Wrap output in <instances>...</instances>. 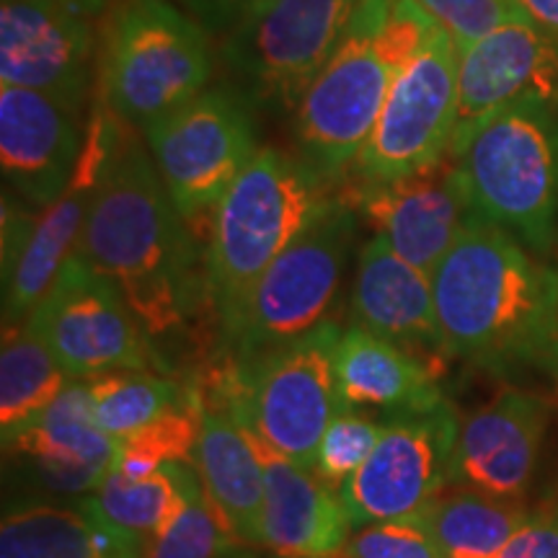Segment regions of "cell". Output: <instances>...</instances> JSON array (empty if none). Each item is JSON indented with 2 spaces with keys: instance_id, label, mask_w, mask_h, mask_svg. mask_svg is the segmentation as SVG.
I'll list each match as a JSON object with an SVG mask.
<instances>
[{
  "instance_id": "cell-39",
  "label": "cell",
  "mask_w": 558,
  "mask_h": 558,
  "mask_svg": "<svg viewBox=\"0 0 558 558\" xmlns=\"http://www.w3.org/2000/svg\"><path fill=\"white\" fill-rule=\"evenodd\" d=\"M241 546H243V543H239V546H235L233 550H230V554L226 556V558H254V556H248V554H243V550H241Z\"/></svg>"
},
{
  "instance_id": "cell-15",
  "label": "cell",
  "mask_w": 558,
  "mask_h": 558,
  "mask_svg": "<svg viewBox=\"0 0 558 558\" xmlns=\"http://www.w3.org/2000/svg\"><path fill=\"white\" fill-rule=\"evenodd\" d=\"M99 73L96 19L60 0H0V86L86 114Z\"/></svg>"
},
{
  "instance_id": "cell-7",
  "label": "cell",
  "mask_w": 558,
  "mask_h": 558,
  "mask_svg": "<svg viewBox=\"0 0 558 558\" xmlns=\"http://www.w3.org/2000/svg\"><path fill=\"white\" fill-rule=\"evenodd\" d=\"M341 333L339 320H326L256 360H228L213 383L251 435L311 471L326 427L344 411L337 383Z\"/></svg>"
},
{
  "instance_id": "cell-3",
  "label": "cell",
  "mask_w": 558,
  "mask_h": 558,
  "mask_svg": "<svg viewBox=\"0 0 558 558\" xmlns=\"http://www.w3.org/2000/svg\"><path fill=\"white\" fill-rule=\"evenodd\" d=\"M435 26L416 0H365L290 117L298 156L344 186L396 78Z\"/></svg>"
},
{
  "instance_id": "cell-27",
  "label": "cell",
  "mask_w": 558,
  "mask_h": 558,
  "mask_svg": "<svg viewBox=\"0 0 558 558\" xmlns=\"http://www.w3.org/2000/svg\"><path fill=\"white\" fill-rule=\"evenodd\" d=\"M530 514L522 499L452 486L407 520L422 527L445 558H497Z\"/></svg>"
},
{
  "instance_id": "cell-41",
  "label": "cell",
  "mask_w": 558,
  "mask_h": 558,
  "mask_svg": "<svg viewBox=\"0 0 558 558\" xmlns=\"http://www.w3.org/2000/svg\"><path fill=\"white\" fill-rule=\"evenodd\" d=\"M331 558H337V556H331Z\"/></svg>"
},
{
  "instance_id": "cell-1",
  "label": "cell",
  "mask_w": 558,
  "mask_h": 558,
  "mask_svg": "<svg viewBox=\"0 0 558 558\" xmlns=\"http://www.w3.org/2000/svg\"><path fill=\"white\" fill-rule=\"evenodd\" d=\"M445 357L514 388L558 390V269L476 220L432 275Z\"/></svg>"
},
{
  "instance_id": "cell-38",
  "label": "cell",
  "mask_w": 558,
  "mask_h": 558,
  "mask_svg": "<svg viewBox=\"0 0 558 558\" xmlns=\"http://www.w3.org/2000/svg\"><path fill=\"white\" fill-rule=\"evenodd\" d=\"M60 3H65V5H70V9L86 13V16H90V19H101V16H107L114 5H120L122 0H60Z\"/></svg>"
},
{
  "instance_id": "cell-33",
  "label": "cell",
  "mask_w": 558,
  "mask_h": 558,
  "mask_svg": "<svg viewBox=\"0 0 558 558\" xmlns=\"http://www.w3.org/2000/svg\"><path fill=\"white\" fill-rule=\"evenodd\" d=\"M416 3L439 29L450 34L460 52L499 29L509 19L520 16L514 0H416Z\"/></svg>"
},
{
  "instance_id": "cell-6",
  "label": "cell",
  "mask_w": 558,
  "mask_h": 558,
  "mask_svg": "<svg viewBox=\"0 0 558 558\" xmlns=\"http://www.w3.org/2000/svg\"><path fill=\"white\" fill-rule=\"evenodd\" d=\"M481 220L546 256L558 241V109L518 101L450 148Z\"/></svg>"
},
{
  "instance_id": "cell-17",
  "label": "cell",
  "mask_w": 558,
  "mask_h": 558,
  "mask_svg": "<svg viewBox=\"0 0 558 558\" xmlns=\"http://www.w3.org/2000/svg\"><path fill=\"white\" fill-rule=\"evenodd\" d=\"M3 456L45 492L83 499L117 469L120 439L96 424L86 380H73L41 414L3 432Z\"/></svg>"
},
{
  "instance_id": "cell-34",
  "label": "cell",
  "mask_w": 558,
  "mask_h": 558,
  "mask_svg": "<svg viewBox=\"0 0 558 558\" xmlns=\"http://www.w3.org/2000/svg\"><path fill=\"white\" fill-rule=\"evenodd\" d=\"M337 558H445L422 527L409 520L354 527Z\"/></svg>"
},
{
  "instance_id": "cell-28",
  "label": "cell",
  "mask_w": 558,
  "mask_h": 558,
  "mask_svg": "<svg viewBox=\"0 0 558 558\" xmlns=\"http://www.w3.org/2000/svg\"><path fill=\"white\" fill-rule=\"evenodd\" d=\"M73 378L29 324L3 326L0 347V427L11 432L41 414Z\"/></svg>"
},
{
  "instance_id": "cell-18",
  "label": "cell",
  "mask_w": 558,
  "mask_h": 558,
  "mask_svg": "<svg viewBox=\"0 0 558 558\" xmlns=\"http://www.w3.org/2000/svg\"><path fill=\"white\" fill-rule=\"evenodd\" d=\"M548 422V396L507 386L460 422L450 486L522 499L538 469Z\"/></svg>"
},
{
  "instance_id": "cell-10",
  "label": "cell",
  "mask_w": 558,
  "mask_h": 558,
  "mask_svg": "<svg viewBox=\"0 0 558 558\" xmlns=\"http://www.w3.org/2000/svg\"><path fill=\"white\" fill-rule=\"evenodd\" d=\"M124 124L99 101L90 111L86 148L73 181L47 207H32L3 190L0 218V277H3V326L32 316L62 267L78 254L94 194Z\"/></svg>"
},
{
  "instance_id": "cell-22",
  "label": "cell",
  "mask_w": 558,
  "mask_h": 558,
  "mask_svg": "<svg viewBox=\"0 0 558 558\" xmlns=\"http://www.w3.org/2000/svg\"><path fill=\"white\" fill-rule=\"evenodd\" d=\"M251 435V432H248ZM264 465L262 546L277 558H331L352 535L337 488L251 435Z\"/></svg>"
},
{
  "instance_id": "cell-23",
  "label": "cell",
  "mask_w": 558,
  "mask_h": 558,
  "mask_svg": "<svg viewBox=\"0 0 558 558\" xmlns=\"http://www.w3.org/2000/svg\"><path fill=\"white\" fill-rule=\"evenodd\" d=\"M199 435L194 469L218 518L243 546H262L264 465L248 429L215 390L197 386Z\"/></svg>"
},
{
  "instance_id": "cell-32",
  "label": "cell",
  "mask_w": 558,
  "mask_h": 558,
  "mask_svg": "<svg viewBox=\"0 0 558 558\" xmlns=\"http://www.w3.org/2000/svg\"><path fill=\"white\" fill-rule=\"evenodd\" d=\"M235 546L239 541L209 505L205 488H199L177 525L150 548L148 558H226Z\"/></svg>"
},
{
  "instance_id": "cell-19",
  "label": "cell",
  "mask_w": 558,
  "mask_h": 558,
  "mask_svg": "<svg viewBox=\"0 0 558 558\" xmlns=\"http://www.w3.org/2000/svg\"><path fill=\"white\" fill-rule=\"evenodd\" d=\"M81 111L16 86H0V169L5 190L47 207L68 190L86 148Z\"/></svg>"
},
{
  "instance_id": "cell-36",
  "label": "cell",
  "mask_w": 558,
  "mask_h": 558,
  "mask_svg": "<svg viewBox=\"0 0 558 558\" xmlns=\"http://www.w3.org/2000/svg\"><path fill=\"white\" fill-rule=\"evenodd\" d=\"M181 3L213 37L220 39L271 0H181Z\"/></svg>"
},
{
  "instance_id": "cell-9",
  "label": "cell",
  "mask_w": 558,
  "mask_h": 558,
  "mask_svg": "<svg viewBox=\"0 0 558 558\" xmlns=\"http://www.w3.org/2000/svg\"><path fill=\"white\" fill-rule=\"evenodd\" d=\"M365 0H271L220 37L228 86L256 111L295 114Z\"/></svg>"
},
{
  "instance_id": "cell-12",
  "label": "cell",
  "mask_w": 558,
  "mask_h": 558,
  "mask_svg": "<svg viewBox=\"0 0 558 558\" xmlns=\"http://www.w3.org/2000/svg\"><path fill=\"white\" fill-rule=\"evenodd\" d=\"M73 380L140 369L169 373L156 341L99 269L75 254L26 318Z\"/></svg>"
},
{
  "instance_id": "cell-30",
  "label": "cell",
  "mask_w": 558,
  "mask_h": 558,
  "mask_svg": "<svg viewBox=\"0 0 558 558\" xmlns=\"http://www.w3.org/2000/svg\"><path fill=\"white\" fill-rule=\"evenodd\" d=\"M199 435V414H197V390L194 399L184 407L169 411L156 422L140 429L120 442V460L117 469L124 476L140 478L158 471L166 463H194Z\"/></svg>"
},
{
  "instance_id": "cell-14",
  "label": "cell",
  "mask_w": 558,
  "mask_h": 558,
  "mask_svg": "<svg viewBox=\"0 0 558 558\" xmlns=\"http://www.w3.org/2000/svg\"><path fill=\"white\" fill-rule=\"evenodd\" d=\"M460 418L448 401L388 418L380 442L339 488L352 527L407 520L450 486Z\"/></svg>"
},
{
  "instance_id": "cell-11",
  "label": "cell",
  "mask_w": 558,
  "mask_h": 558,
  "mask_svg": "<svg viewBox=\"0 0 558 558\" xmlns=\"http://www.w3.org/2000/svg\"><path fill=\"white\" fill-rule=\"evenodd\" d=\"M143 143L173 205L205 233L215 207L262 150L256 109L228 83L153 124Z\"/></svg>"
},
{
  "instance_id": "cell-20",
  "label": "cell",
  "mask_w": 558,
  "mask_h": 558,
  "mask_svg": "<svg viewBox=\"0 0 558 558\" xmlns=\"http://www.w3.org/2000/svg\"><path fill=\"white\" fill-rule=\"evenodd\" d=\"M518 101H541L558 109V34L541 29L525 16L509 19L460 52L452 143L492 111Z\"/></svg>"
},
{
  "instance_id": "cell-2",
  "label": "cell",
  "mask_w": 558,
  "mask_h": 558,
  "mask_svg": "<svg viewBox=\"0 0 558 558\" xmlns=\"http://www.w3.org/2000/svg\"><path fill=\"white\" fill-rule=\"evenodd\" d=\"M78 254L122 292L153 341L190 331L209 308L207 246L128 124L104 163Z\"/></svg>"
},
{
  "instance_id": "cell-8",
  "label": "cell",
  "mask_w": 558,
  "mask_h": 558,
  "mask_svg": "<svg viewBox=\"0 0 558 558\" xmlns=\"http://www.w3.org/2000/svg\"><path fill=\"white\" fill-rule=\"evenodd\" d=\"M360 226V215L341 192L313 215L256 284L241 329L228 344L230 362H251L333 320Z\"/></svg>"
},
{
  "instance_id": "cell-16",
  "label": "cell",
  "mask_w": 558,
  "mask_h": 558,
  "mask_svg": "<svg viewBox=\"0 0 558 558\" xmlns=\"http://www.w3.org/2000/svg\"><path fill=\"white\" fill-rule=\"evenodd\" d=\"M341 194L373 235H383L396 254L429 277L460 235L481 220L450 156L396 181H344Z\"/></svg>"
},
{
  "instance_id": "cell-21",
  "label": "cell",
  "mask_w": 558,
  "mask_h": 558,
  "mask_svg": "<svg viewBox=\"0 0 558 558\" xmlns=\"http://www.w3.org/2000/svg\"><path fill=\"white\" fill-rule=\"evenodd\" d=\"M349 324L424 354H445L432 277L390 248L383 235H369L354 271Z\"/></svg>"
},
{
  "instance_id": "cell-25",
  "label": "cell",
  "mask_w": 558,
  "mask_h": 558,
  "mask_svg": "<svg viewBox=\"0 0 558 558\" xmlns=\"http://www.w3.org/2000/svg\"><path fill=\"white\" fill-rule=\"evenodd\" d=\"M150 550L120 530L73 507L24 505L5 509L0 558H148Z\"/></svg>"
},
{
  "instance_id": "cell-26",
  "label": "cell",
  "mask_w": 558,
  "mask_h": 558,
  "mask_svg": "<svg viewBox=\"0 0 558 558\" xmlns=\"http://www.w3.org/2000/svg\"><path fill=\"white\" fill-rule=\"evenodd\" d=\"M199 488L202 478L194 463H166L140 478L111 471V476L94 494L78 499V505L150 550L177 525Z\"/></svg>"
},
{
  "instance_id": "cell-4",
  "label": "cell",
  "mask_w": 558,
  "mask_h": 558,
  "mask_svg": "<svg viewBox=\"0 0 558 558\" xmlns=\"http://www.w3.org/2000/svg\"><path fill=\"white\" fill-rule=\"evenodd\" d=\"M341 186L308 160L262 148L215 207L207 228L209 311L226 347L271 262Z\"/></svg>"
},
{
  "instance_id": "cell-42",
  "label": "cell",
  "mask_w": 558,
  "mask_h": 558,
  "mask_svg": "<svg viewBox=\"0 0 558 558\" xmlns=\"http://www.w3.org/2000/svg\"><path fill=\"white\" fill-rule=\"evenodd\" d=\"M556 393H558V390H556Z\"/></svg>"
},
{
  "instance_id": "cell-35",
  "label": "cell",
  "mask_w": 558,
  "mask_h": 558,
  "mask_svg": "<svg viewBox=\"0 0 558 558\" xmlns=\"http://www.w3.org/2000/svg\"><path fill=\"white\" fill-rule=\"evenodd\" d=\"M497 558H558V518L546 507L533 512Z\"/></svg>"
},
{
  "instance_id": "cell-13",
  "label": "cell",
  "mask_w": 558,
  "mask_h": 558,
  "mask_svg": "<svg viewBox=\"0 0 558 558\" xmlns=\"http://www.w3.org/2000/svg\"><path fill=\"white\" fill-rule=\"evenodd\" d=\"M460 50L435 26L401 70L347 181H396L450 156L458 128Z\"/></svg>"
},
{
  "instance_id": "cell-37",
  "label": "cell",
  "mask_w": 558,
  "mask_h": 558,
  "mask_svg": "<svg viewBox=\"0 0 558 558\" xmlns=\"http://www.w3.org/2000/svg\"><path fill=\"white\" fill-rule=\"evenodd\" d=\"M520 16L533 21L535 26L558 34V0H514Z\"/></svg>"
},
{
  "instance_id": "cell-29",
  "label": "cell",
  "mask_w": 558,
  "mask_h": 558,
  "mask_svg": "<svg viewBox=\"0 0 558 558\" xmlns=\"http://www.w3.org/2000/svg\"><path fill=\"white\" fill-rule=\"evenodd\" d=\"M86 390L96 424L120 442L194 399V388L179 386L169 375L140 369L90 378Z\"/></svg>"
},
{
  "instance_id": "cell-24",
  "label": "cell",
  "mask_w": 558,
  "mask_h": 558,
  "mask_svg": "<svg viewBox=\"0 0 558 558\" xmlns=\"http://www.w3.org/2000/svg\"><path fill=\"white\" fill-rule=\"evenodd\" d=\"M337 383L344 409L383 422L448 401L429 357L352 324L337 347Z\"/></svg>"
},
{
  "instance_id": "cell-5",
  "label": "cell",
  "mask_w": 558,
  "mask_h": 558,
  "mask_svg": "<svg viewBox=\"0 0 558 558\" xmlns=\"http://www.w3.org/2000/svg\"><path fill=\"white\" fill-rule=\"evenodd\" d=\"M213 39L171 0H122L99 32V101L130 130H150L213 86Z\"/></svg>"
},
{
  "instance_id": "cell-31",
  "label": "cell",
  "mask_w": 558,
  "mask_h": 558,
  "mask_svg": "<svg viewBox=\"0 0 558 558\" xmlns=\"http://www.w3.org/2000/svg\"><path fill=\"white\" fill-rule=\"evenodd\" d=\"M383 432H386V422L378 416H367L349 409L339 411L320 437L313 473L339 492L373 456Z\"/></svg>"
},
{
  "instance_id": "cell-40",
  "label": "cell",
  "mask_w": 558,
  "mask_h": 558,
  "mask_svg": "<svg viewBox=\"0 0 558 558\" xmlns=\"http://www.w3.org/2000/svg\"><path fill=\"white\" fill-rule=\"evenodd\" d=\"M546 509H548L550 514H554V518H558V499H556V501H550V505H548Z\"/></svg>"
}]
</instances>
